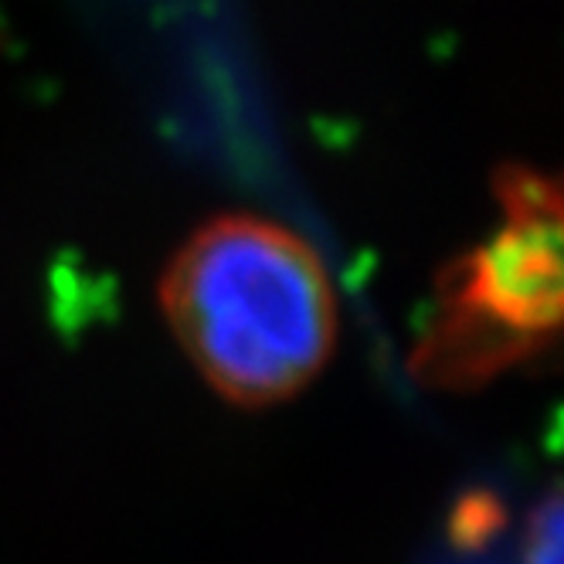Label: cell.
<instances>
[{"label": "cell", "mask_w": 564, "mask_h": 564, "mask_svg": "<svg viewBox=\"0 0 564 564\" xmlns=\"http://www.w3.org/2000/svg\"><path fill=\"white\" fill-rule=\"evenodd\" d=\"M160 310L197 375L238 409L300 394L340 330L327 265L303 235L259 215L194 228L160 275Z\"/></svg>", "instance_id": "obj_1"}, {"label": "cell", "mask_w": 564, "mask_h": 564, "mask_svg": "<svg viewBox=\"0 0 564 564\" xmlns=\"http://www.w3.org/2000/svg\"><path fill=\"white\" fill-rule=\"evenodd\" d=\"M503 221L435 279L429 324L412 347L425 388L466 391L544 354L561 330V187L531 167L494 177Z\"/></svg>", "instance_id": "obj_2"}, {"label": "cell", "mask_w": 564, "mask_h": 564, "mask_svg": "<svg viewBox=\"0 0 564 564\" xmlns=\"http://www.w3.org/2000/svg\"><path fill=\"white\" fill-rule=\"evenodd\" d=\"M500 528V510L490 497H469L459 503L456 520H453V534L459 544H482L494 531Z\"/></svg>", "instance_id": "obj_4"}, {"label": "cell", "mask_w": 564, "mask_h": 564, "mask_svg": "<svg viewBox=\"0 0 564 564\" xmlns=\"http://www.w3.org/2000/svg\"><path fill=\"white\" fill-rule=\"evenodd\" d=\"M561 494L551 490L544 503L531 513L528 538H523V564H561Z\"/></svg>", "instance_id": "obj_3"}]
</instances>
